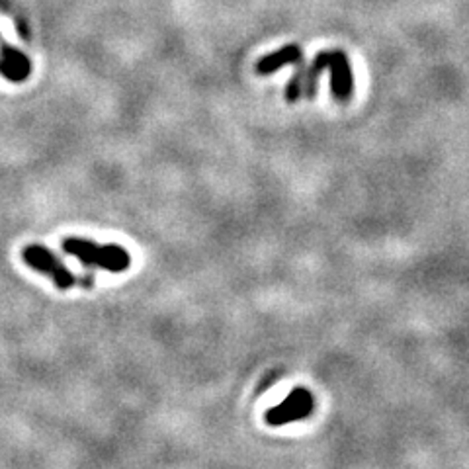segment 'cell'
<instances>
[{"instance_id":"1","label":"cell","mask_w":469,"mask_h":469,"mask_svg":"<svg viewBox=\"0 0 469 469\" xmlns=\"http://www.w3.org/2000/svg\"><path fill=\"white\" fill-rule=\"evenodd\" d=\"M63 252L75 257L84 267L100 268L112 274H122L131 267L129 250L119 245H98L80 237L63 239Z\"/></svg>"},{"instance_id":"2","label":"cell","mask_w":469,"mask_h":469,"mask_svg":"<svg viewBox=\"0 0 469 469\" xmlns=\"http://www.w3.org/2000/svg\"><path fill=\"white\" fill-rule=\"evenodd\" d=\"M22 260L26 262L32 270L47 276V278H52L59 290H70V287H75V286L90 287L94 282L90 276L79 278V276H75L61 260H59V257L53 250H50L43 245L23 247Z\"/></svg>"},{"instance_id":"3","label":"cell","mask_w":469,"mask_h":469,"mask_svg":"<svg viewBox=\"0 0 469 469\" xmlns=\"http://www.w3.org/2000/svg\"><path fill=\"white\" fill-rule=\"evenodd\" d=\"M313 407H315V399H313L311 391L305 388H295L280 405L272 407L264 415V420L270 427H286L294 423V420L307 418L313 413Z\"/></svg>"},{"instance_id":"4","label":"cell","mask_w":469,"mask_h":469,"mask_svg":"<svg viewBox=\"0 0 469 469\" xmlns=\"http://www.w3.org/2000/svg\"><path fill=\"white\" fill-rule=\"evenodd\" d=\"M329 70H331V92L334 96V100L346 104L352 98V92H354V75H352L351 61H348V55L341 50L331 52Z\"/></svg>"},{"instance_id":"5","label":"cell","mask_w":469,"mask_h":469,"mask_svg":"<svg viewBox=\"0 0 469 469\" xmlns=\"http://www.w3.org/2000/svg\"><path fill=\"white\" fill-rule=\"evenodd\" d=\"M0 75L10 82H23L32 75V63L16 47L6 43L0 35Z\"/></svg>"},{"instance_id":"6","label":"cell","mask_w":469,"mask_h":469,"mask_svg":"<svg viewBox=\"0 0 469 469\" xmlns=\"http://www.w3.org/2000/svg\"><path fill=\"white\" fill-rule=\"evenodd\" d=\"M302 59H304L302 45L287 43V45L280 47V50H276V52H272L268 55L260 57L255 70H257V75L267 77V75H274L276 70H280L284 67L297 65L299 61H302Z\"/></svg>"},{"instance_id":"7","label":"cell","mask_w":469,"mask_h":469,"mask_svg":"<svg viewBox=\"0 0 469 469\" xmlns=\"http://www.w3.org/2000/svg\"><path fill=\"white\" fill-rule=\"evenodd\" d=\"M329 61H331V52H321L313 59L307 75H305V98L313 100L319 89V80L323 77L324 70H329Z\"/></svg>"},{"instance_id":"8","label":"cell","mask_w":469,"mask_h":469,"mask_svg":"<svg viewBox=\"0 0 469 469\" xmlns=\"http://www.w3.org/2000/svg\"><path fill=\"white\" fill-rule=\"evenodd\" d=\"M305 75H307V69L302 59V61L295 65V73L286 87V102L295 104L302 96H305Z\"/></svg>"}]
</instances>
